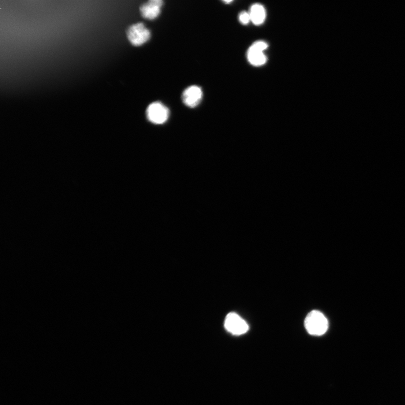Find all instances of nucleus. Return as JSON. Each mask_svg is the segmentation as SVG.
Here are the masks:
<instances>
[{
	"label": "nucleus",
	"instance_id": "obj_1",
	"mask_svg": "<svg viewBox=\"0 0 405 405\" xmlns=\"http://www.w3.org/2000/svg\"><path fill=\"white\" fill-rule=\"evenodd\" d=\"M328 320L319 311H311L304 320V326L307 332L312 336L324 335L328 330Z\"/></svg>",
	"mask_w": 405,
	"mask_h": 405
},
{
	"label": "nucleus",
	"instance_id": "obj_7",
	"mask_svg": "<svg viewBox=\"0 0 405 405\" xmlns=\"http://www.w3.org/2000/svg\"><path fill=\"white\" fill-rule=\"evenodd\" d=\"M161 0H150L140 7V12L142 16L147 20H153L157 18L161 13L163 6Z\"/></svg>",
	"mask_w": 405,
	"mask_h": 405
},
{
	"label": "nucleus",
	"instance_id": "obj_4",
	"mask_svg": "<svg viewBox=\"0 0 405 405\" xmlns=\"http://www.w3.org/2000/svg\"><path fill=\"white\" fill-rule=\"evenodd\" d=\"M170 111L161 103L155 102L149 106L147 110L148 120L155 125H162L168 120Z\"/></svg>",
	"mask_w": 405,
	"mask_h": 405
},
{
	"label": "nucleus",
	"instance_id": "obj_6",
	"mask_svg": "<svg viewBox=\"0 0 405 405\" xmlns=\"http://www.w3.org/2000/svg\"><path fill=\"white\" fill-rule=\"evenodd\" d=\"M203 96L202 89L199 86L189 87L183 92L182 99L188 107H195L201 102Z\"/></svg>",
	"mask_w": 405,
	"mask_h": 405
},
{
	"label": "nucleus",
	"instance_id": "obj_3",
	"mask_svg": "<svg viewBox=\"0 0 405 405\" xmlns=\"http://www.w3.org/2000/svg\"><path fill=\"white\" fill-rule=\"evenodd\" d=\"M225 328L234 336H240L246 333L249 330L247 322L236 313H231L226 316Z\"/></svg>",
	"mask_w": 405,
	"mask_h": 405
},
{
	"label": "nucleus",
	"instance_id": "obj_10",
	"mask_svg": "<svg viewBox=\"0 0 405 405\" xmlns=\"http://www.w3.org/2000/svg\"><path fill=\"white\" fill-rule=\"evenodd\" d=\"M224 2L226 3H230L232 2V1H224Z\"/></svg>",
	"mask_w": 405,
	"mask_h": 405
},
{
	"label": "nucleus",
	"instance_id": "obj_2",
	"mask_svg": "<svg viewBox=\"0 0 405 405\" xmlns=\"http://www.w3.org/2000/svg\"><path fill=\"white\" fill-rule=\"evenodd\" d=\"M127 36L129 42L133 46H139L150 39V32L143 23L133 24L128 28Z\"/></svg>",
	"mask_w": 405,
	"mask_h": 405
},
{
	"label": "nucleus",
	"instance_id": "obj_9",
	"mask_svg": "<svg viewBox=\"0 0 405 405\" xmlns=\"http://www.w3.org/2000/svg\"><path fill=\"white\" fill-rule=\"evenodd\" d=\"M239 20L241 23H242L244 25L248 24L250 21H251L250 13H247L246 12H241L239 14Z\"/></svg>",
	"mask_w": 405,
	"mask_h": 405
},
{
	"label": "nucleus",
	"instance_id": "obj_5",
	"mask_svg": "<svg viewBox=\"0 0 405 405\" xmlns=\"http://www.w3.org/2000/svg\"><path fill=\"white\" fill-rule=\"evenodd\" d=\"M268 44L264 42H256L248 50L247 58L249 62L254 66L264 65L267 61L266 56L263 51L267 49Z\"/></svg>",
	"mask_w": 405,
	"mask_h": 405
},
{
	"label": "nucleus",
	"instance_id": "obj_8",
	"mask_svg": "<svg viewBox=\"0 0 405 405\" xmlns=\"http://www.w3.org/2000/svg\"><path fill=\"white\" fill-rule=\"evenodd\" d=\"M251 21L256 25L263 23L266 17V10L264 6L259 3H256L251 7L250 12Z\"/></svg>",
	"mask_w": 405,
	"mask_h": 405
}]
</instances>
